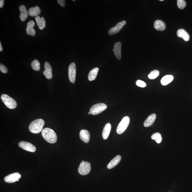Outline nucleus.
Returning a JSON list of instances; mask_svg holds the SVG:
<instances>
[{"instance_id": "1", "label": "nucleus", "mask_w": 192, "mask_h": 192, "mask_svg": "<svg viewBox=\"0 0 192 192\" xmlns=\"http://www.w3.org/2000/svg\"><path fill=\"white\" fill-rule=\"evenodd\" d=\"M42 135L44 139L48 143L53 144L56 142L57 135L52 129L49 128H45L42 131Z\"/></svg>"}, {"instance_id": "2", "label": "nucleus", "mask_w": 192, "mask_h": 192, "mask_svg": "<svg viewBox=\"0 0 192 192\" xmlns=\"http://www.w3.org/2000/svg\"><path fill=\"white\" fill-rule=\"evenodd\" d=\"M44 124L45 122L43 119H36L31 122L29 125V130L33 134H39L42 131Z\"/></svg>"}, {"instance_id": "3", "label": "nucleus", "mask_w": 192, "mask_h": 192, "mask_svg": "<svg viewBox=\"0 0 192 192\" xmlns=\"http://www.w3.org/2000/svg\"><path fill=\"white\" fill-rule=\"evenodd\" d=\"M1 99L3 103L8 108L13 109L16 108L17 103L15 100L8 95L2 94L1 96Z\"/></svg>"}, {"instance_id": "4", "label": "nucleus", "mask_w": 192, "mask_h": 192, "mask_svg": "<svg viewBox=\"0 0 192 192\" xmlns=\"http://www.w3.org/2000/svg\"><path fill=\"white\" fill-rule=\"evenodd\" d=\"M129 122L130 119L129 116L124 117L117 126L116 129L117 134H120L123 133L129 126Z\"/></svg>"}, {"instance_id": "5", "label": "nucleus", "mask_w": 192, "mask_h": 192, "mask_svg": "<svg viewBox=\"0 0 192 192\" xmlns=\"http://www.w3.org/2000/svg\"><path fill=\"white\" fill-rule=\"evenodd\" d=\"M107 108V105L104 103L97 104L91 107L90 112L93 115H97L104 111Z\"/></svg>"}, {"instance_id": "6", "label": "nucleus", "mask_w": 192, "mask_h": 192, "mask_svg": "<svg viewBox=\"0 0 192 192\" xmlns=\"http://www.w3.org/2000/svg\"><path fill=\"white\" fill-rule=\"evenodd\" d=\"M91 170L90 163L89 162H84V160H83L79 165L78 172L81 175H85L90 172Z\"/></svg>"}, {"instance_id": "7", "label": "nucleus", "mask_w": 192, "mask_h": 192, "mask_svg": "<svg viewBox=\"0 0 192 192\" xmlns=\"http://www.w3.org/2000/svg\"><path fill=\"white\" fill-rule=\"evenodd\" d=\"M76 68L75 63H71L68 67V77L70 82L74 83L75 82Z\"/></svg>"}, {"instance_id": "8", "label": "nucleus", "mask_w": 192, "mask_h": 192, "mask_svg": "<svg viewBox=\"0 0 192 192\" xmlns=\"http://www.w3.org/2000/svg\"><path fill=\"white\" fill-rule=\"evenodd\" d=\"M19 146L24 150L31 152H34L36 150V147L34 145L25 141L20 142L19 143Z\"/></svg>"}, {"instance_id": "9", "label": "nucleus", "mask_w": 192, "mask_h": 192, "mask_svg": "<svg viewBox=\"0 0 192 192\" xmlns=\"http://www.w3.org/2000/svg\"><path fill=\"white\" fill-rule=\"evenodd\" d=\"M21 175L18 173H15L9 175L5 177L4 180L6 183H12L19 181V179H20Z\"/></svg>"}, {"instance_id": "10", "label": "nucleus", "mask_w": 192, "mask_h": 192, "mask_svg": "<svg viewBox=\"0 0 192 192\" xmlns=\"http://www.w3.org/2000/svg\"><path fill=\"white\" fill-rule=\"evenodd\" d=\"M126 24V22L125 21H122L119 22L115 27H112L109 30L108 34L109 35H111L120 32Z\"/></svg>"}, {"instance_id": "11", "label": "nucleus", "mask_w": 192, "mask_h": 192, "mask_svg": "<svg viewBox=\"0 0 192 192\" xmlns=\"http://www.w3.org/2000/svg\"><path fill=\"white\" fill-rule=\"evenodd\" d=\"M45 70L43 72L45 77L48 79H50L53 77L52 68L49 62H45L44 65Z\"/></svg>"}, {"instance_id": "12", "label": "nucleus", "mask_w": 192, "mask_h": 192, "mask_svg": "<svg viewBox=\"0 0 192 192\" xmlns=\"http://www.w3.org/2000/svg\"><path fill=\"white\" fill-rule=\"evenodd\" d=\"M114 52L117 59L121 60L122 59V43L121 42H117L114 45Z\"/></svg>"}, {"instance_id": "13", "label": "nucleus", "mask_w": 192, "mask_h": 192, "mask_svg": "<svg viewBox=\"0 0 192 192\" xmlns=\"http://www.w3.org/2000/svg\"><path fill=\"white\" fill-rule=\"evenodd\" d=\"M35 25V22L31 20L27 24L26 28L27 33L28 35L34 36L36 34V31L34 29Z\"/></svg>"}, {"instance_id": "14", "label": "nucleus", "mask_w": 192, "mask_h": 192, "mask_svg": "<svg viewBox=\"0 0 192 192\" xmlns=\"http://www.w3.org/2000/svg\"><path fill=\"white\" fill-rule=\"evenodd\" d=\"M19 10L20 12V19L22 21L24 22L26 20L28 17V12L25 6L23 5H21L19 6Z\"/></svg>"}, {"instance_id": "15", "label": "nucleus", "mask_w": 192, "mask_h": 192, "mask_svg": "<svg viewBox=\"0 0 192 192\" xmlns=\"http://www.w3.org/2000/svg\"><path fill=\"white\" fill-rule=\"evenodd\" d=\"M80 139L84 142L88 143L90 139V134L88 130L86 129L81 130L79 134Z\"/></svg>"}, {"instance_id": "16", "label": "nucleus", "mask_w": 192, "mask_h": 192, "mask_svg": "<svg viewBox=\"0 0 192 192\" xmlns=\"http://www.w3.org/2000/svg\"><path fill=\"white\" fill-rule=\"evenodd\" d=\"M156 118V115L155 114H152L150 115L146 120L145 121L144 126L145 127H148L152 125L154 123Z\"/></svg>"}, {"instance_id": "17", "label": "nucleus", "mask_w": 192, "mask_h": 192, "mask_svg": "<svg viewBox=\"0 0 192 192\" xmlns=\"http://www.w3.org/2000/svg\"><path fill=\"white\" fill-rule=\"evenodd\" d=\"M177 35L178 37L182 38L186 41H189L190 39L189 35L183 29H180L177 31Z\"/></svg>"}, {"instance_id": "18", "label": "nucleus", "mask_w": 192, "mask_h": 192, "mask_svg": "<svg viewBox=\"0 0 192 192\" xmlns=\"http://www.w3.org/2000/svg\"><path fill=\"white\" fill-rule=\"evenodd\" d=\"M122 157L120 155H117L111 161L107 166V168L109 169H111L115 167L120 162Z\"/></svg>"}, {"instance_id": "19", "label": "nucleus", "mask_w": 192, "mask_h": 192, "mask_svg": "<svg viewBox=\"0 0 192 192\" xmlns=\"http://www.w3.org/2000/svg\"><path fill=\"white\" fill-rule=\"evenodd\" d=\"M28 12L29 16L36 17L40 14L41 10L39 6H36L29 8Z\"/></svg>"}, {"instance_id": "20", "label": "nucleus", "mask_w": 192, "mask_h": 192, "mask_svg": "<svg viewBox=\"0 0 192 192\" xmlns=\"http://www.w3.org/2000/svg\"><path fill=\"white\" fill-rule=\"evenodd\" d=\"M111 124L110 123L107 124L104 128L103 133H102V137L104 140L108 139L111 129Z\"/></svg>"}, {"instance_id": "21", "label": "nucleus", "mask_w": 192, "mask_h": 192, "mask_svg": "<svg viewBox=\"0 0 192 192\" xmlns=\"http://www.w3.org/2000/svg\"><path fill=\"white\" fill-rule=\"evenodd\" d=\"M35 19L39 29L41 30H43L46 27V22L44 17L40 18L38 16L35 17Z\"/></svg>"}, {"instance_id": "22", "label": "nucleus", "mask_w": 192, "mask_h": 192, "mask_svg": "<svg viewBox=\"0 0 192 192\" xmlns=\"http://www.w3.org/2000/svg\"><path fill=\"white\" fill-rule=\"evenodd\" d=\"M154 27L156 30L162 31L165 30L166 26L165 23L162 20H158L154 23Z\"/></svg>"}, {"instance_id": "23", "label": "nucleus", "mask_w": 192, "mask_h": 192, "mask_svg": "<svg viewBox=\"0 0 192 192\" xmlns=\"http://www.w3.org/2000/svg\"><path fill=\"white\" fill-rule=\"evenodd\" d=\"M99 69L97 67L92 69L89 72V75L88 76V78L89 80L90 81H94L96 79L97 76Z\"/></svg>"}, {"instance_id": "24", "label": "nucleus", "mask_w": 192, "mask_h": 192, "mask_svg": "<svg viewBox=\"0 0 192 192\" xmlns=\"http://www.w3.org/2000/svg\"><path fill=\"white\" fill-rule=\"evenodd\" d=\"M174 79V77L172 75H166L161 80V83L163 86H166L170 83Z\"/></svg>"}, {"instance_id": "25", "label": "nucleus", "mask_w": 192, "mask_h": 192, "mask_svg": "<svg viewBox=\"0 0 192 192\" xmlns=\"http://www.w3.org/2000/svg\"><path fill=\"white\" fill-rule=\"evenodd\" d=\"M151 139L155 140L157 143L161 142L162 138L161 134L160 133L157 132L152 135Z\"/></svg>"}, {"instance_id": "26", "label": "nucleus", "mask_w": 192, "mask_h": 192, "mask_svg": "<svg viewBox=\"0 0 192 192\" xmlns=\"http://www.w3.org/2000/svg\"><path fill=\"white\" fill-rule=\"evenodd\" d=\"M40 65L39 60H34L31 63V67L33 70L35 71H39L40 70Z\"/></svg>"}, {"instance_id": "27", "label": "nucleus", "mask_w": 192, "mask_h": 192, "mask_svg": "<svg viewBox=\"0 0 192 192\" xmlns=\"http://www.w3.org/2000/svg\"><path fill=\"white\" fill-rule=\"evenodd\" d=\"M160 75V72L157 70H155L152 71L148 74V78L150 79H154L156 78Z\"/></svg>"}, {"instance_id": "28", "label": "nucleus", "mask_w": 192, "mask_h": 192, "mask_svg": "<svg viewBox=\"0 0 192 192\" xmlns=\"http://www.w3.org/2000/svg\"><path fill=\"white\" fill-rule=\"evenodd\" d=\"M177 6L178 7L181 9H183L186 6V2L184 0H178Z\"/></svg>"}, {"instance_id": "29", "label": "nucleus", "mask_w": 192, "mask_h": 192, "mask_svg": "<svg viewBox=\"0 0 192 192\" xmlns=\"http://www.w3.org/2000/svg\"><path fill=\"white\" fill-rule=\"evenodd\" d=\"M136 84L137 86L141 88H144L146 87V83L143 82V81L140 80H138L136 81Z\"/></svg>"}, {"instance_id": "30", "label": "nucleus", "mask_w": 192, "mask_h": 192, "mask_svg": "<svg viewBox=\"0 0 192 192\" xmlns=\"http://www.w3.org/2000/svg\"><path fill=\"white\" fill-rule=\"evenodd\" d=\"M0 70L3 73H6L8 72V69L2 64H0Z\"/></svg>"}, {"instance_id": "31", "label": "nucleus", "mask_w": 192, "mask_h": 192, "mask_svg": "<svg viewBox=\"0 0 192 192\" xmlns=\"http://www.w3.org/2000/svg\"><path fill=\"white\" fill-rule=\"evenodd\" d=\"M58 2L60 6L62 7H65V0H58Z\"/></svg>"}, {"instance_id": "32", "label": "nucleus", "mask_w": 192, "mask_h": 192, "mask_svg": "<svg viewBox=\"0 0 192 192\" xmlns=\"http://www.w3.org/2000/svg\"><path fill=\"white\" fill-rule=\"evenodd\" d=\"M4 0H1V1H0V8H2L3 6H4Z\"/></svg>"}, {"instance_id": "33", "label": "nucleus", "mask_w": 192, "mask_h": 192, "mask_svg": "<svg viewBox=\"0 0 192 192\" xmlns=\"http://www.w3.org/2000/svg\"><path fill=\"white\" fill-rule=\"evenodd\" d=\"M3 51V47L1 42H0V51L1 52Z\"/></svg>"}, {"instance_id": "34", "label": "nucleus", "mask_w": 192, "mask_h": 192, "mask_svg": "<svg viewBox=\"0 0 192 192\" xmlns=\"http://www.w3.org/2000/svg\"><path fill=\"white\" fill-rule=\"evenodd\" d=\"M88 114H89V115H90V114H91L90 112H88Z\"/></svg>"}, {"instance_id": "35", "label": "nucleus", "mask_w": 192, "mask_h": 192, "mask_svg": "<svg viewBox=\"0 0 192 192\" xmlns=\"http://www.w3.org/2000/svg\"><path fill=\"white\" fill-rule=\"evenodd\" d=\"M160 1H163V0H160Z\"/></svg>"}]
</instances>
